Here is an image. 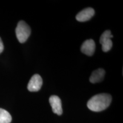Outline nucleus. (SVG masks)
I'll list each match as a JSON object with an SVG mask.
<instances>
[{"mask_svg":"<svg viewBox=\"0 0 123 123\" xmlns=\"http://www.w3.org/2000/svg\"><path fill=\"white\" fill-rule=\"evenodd\" d=\"M49 102L51 106L52 110L54 113L58 115H61L63 113L62 107L61 100L58 96L53 95L50 96L49 99Z\"/></svg>","mask_w":123,"mask_h":123,"instance_id":"423d86ee","label":"nucleus"},{"mask_svg":"<svg viewBox=\"0 0 123 123\" xmlns=\"http://www.w3.org/2000/svg\"><path fill=\"white\" fill-rule=\"evenodd\" d=\"M43 80L41 76L38 74H34L29 81L27 89L30 92H37L42 87Z\"/></svg>","mask_w":123,"mask_h":123,"instance_id":"20e7f679","label":"nucleus"},{"mask_svg":"<svg viewBox=\"0 0 123 123\" xmlns=\"http://www.w3.org/2000/svg\"><path fill=\"white\" fill-rule=\"evenodd\" d=\"M12 118L7 111L0 108V123H10Z\"/></svg>","mask_w":123,"mask_h":123,"instance_id":"1a4fd4ad","label":"nucleus"},{"mask_svg":"<svg viewBox=\"0 0 123 123\" xmlns=\"http://www.w3.org/2000/svg\"><path fill=\"white\" fill-rule=\"evenodd\" d=\"M110 30H106L102 34L100 38V43L102 45L103 51L108 52L112 49L113 43L111 38H113Z\"/></svg>","mask_w":123,"mask_h":123,"instance_id":"7ed1b4c3","label":"nucleus"},{"mask_svg":"<svg viewBox=\"0 0 123 123\" xmlns=\"http://www.w3.org/2000/svg\"><path fill=\"white\" fill-rule=\"evenodd\" d=\"M105 70L103 68H99L93 71L90 78V81L92 83H96L103 81L105 76Z\"/></svg>","mask_w":123,"mask_h":123,"instance_id":"6e6552de","label":"nucleus"},{"mask_svg":"<svg viewBox=\"0 0 123 123\" xmlns=\"http://www.w3.org/2000/svg\"><path fill=\"white\" fill-rule=\"evenodd\" d=\"M95 14L94 9L87 7L79 12L76 16V19L79 22H86L88 21Z\"/></svg>","mask_w":123,"mask_h":123,"instance_id":"0eeeda50","label":"nucleus"},{"mask_svg":"<svg viewBox=\"0 0 123 123\" xmlns=\"http://www.w3.org/2000/svg\"><path fill=\"white\" fill-rule=\"evenodd\" d=\"M4 44H3L2 39H1V37H0V54L2 53L3 50H4Z\"/></svg>","mask_w":123,"mask_h":123,"instance_id":"9d476101","label":"nucleus"},{"mask_svg":"<svg viewBox=\"0 0 123 123\" xmlns=\"http://www.w3.org/2000/svg\"><path fill=\"white\" fill-rule=\"evenodd\" d=\"M112 96L108 93H99L92 97L87 103V107L93 112L105 110L110 105Z\"/></svg>","mask_w":123,"mask_h":123,"instance_id":"f257e3e1","label":"nucleus"},{"mask_svg":"<svg viewBox=\"0 0 123 123\" xmlns=\"http://www.w3.org/2000/svg\"><path fill=\"white\" fill-rule=\"evenodd\" d=\"M15 34L18 41L21 43L25 42L31 34L30 27L24 21H20L15 29Z\"/></svg>","mask_w":123,"mask_h":123,"instance_id":"f03ea898","label":"nucleus"},{"mask_svg":"<svg viewBox=\"0 0 123 123\" xmlns=\"http://www.w3.org/2000/svg\"><path fill=\"white\" fill-rule=\"evenodd\" d=\"M96 45L93 39H88L83 43L81 46V51L84 54L91 56L95 53Z\"/></svg>","mask_w":123,"mask_h":123,"instance_id":"39448f33","label":"nucleus"}]
</instances>
